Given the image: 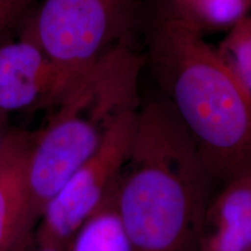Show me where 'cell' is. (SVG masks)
Returning a JSON list of instances; mask_svg holds the SVG:
<instances>
[{
	"mask_svg": "<svg viewBox=\"0 0 251 251\" xmlns=\"http://www.w3.org/2000/svg\"><path fill=\"white\" fill-rule=\"evenodd\" d=\"M215 181L164 97L141 106L133 146L115 183L133 251H199Z\"/></svg>",
	"mask_w": 251,
	"mask_h": 251,
	"instance_id": "cell-1",
	"label": "cell"
},
{
	"mask_svg": "<svg viewBox=\"0 0 251 251\" xmlns=\"http://www.w3.org/2000/svg\"><path fill=\"white\" fill-rule=\"evenodd\" d=\"M149 57L215 184L251 168V100L205 34L170 11L151 27Z\"/></svg>",
	"mask_w": 251,
	"mask_h": 251,
	"instance_id": "cell-2",
	"label": "cell"
},
{
	"mask_svg": "<svg viewBox=\"0 0 251 251\" xmlns=\"http://www.w3.org/2000/svg\"><path fill=\"white\" fill-rule=\"evenodd\" d=\"M144 59L133 46L120 45L84 72L34 131L29 159L31 213L42 211L72 172L90 158L126 114L141 108Z\"/></svg>",
	"mask_w": 251,
	"mask_h": 251,
	"instance_id": "cell-3",
	"label": "cell"
},
{
	"mask_svg": "<svg viewBox=\"0 0 251 251\" xmlns=\"http://www.w3.org/2000/svg\"><path fill=\"white\" fill-rule=\"evenodd\" d=\"M136 13L137 0H43L25 20L20 37L52 63L62 98L106 52L131 46Z\"/></svg>",
	"mask_w": 251,
	"mask_h": 251,
	"instance_id": "cell-4",
	"label": "cell"
},
{
	"mask_svg": "<svg viewBox=\"0 0 251 251\" xmlns=\"http://www.w3.org/2000/svg\"><path fill=\"white\" fill-rule=\"evenodd\" d=\"M139 111L120 119L99 149L49 200L35 229L39 240L68 247L78 229L98 211L129 157Z\"/></svg>",
	"mask_w": 251,
	"mask_h": 251,
	"instance_id": "cell-5",
	"label": "cell"
},
{
	"mask_svg": "<svg viewBox=\"0 0 251 251\" xmlns=\"http://www.w3.org/2000/svg\"><path fill=\"white\" fill-rule=\"evenodd\" d=\"M56 70L39 46L19 36L0 45V121L18 113L51 109L59 101Z\"/></svg>",
	"mask_w": 251,
	"mask_h": 251,
	"instance_id": "cell-6",
	"label": "cell"
},
{
	"mask_svg": "<svg viewBox=\"0 0 251 251\" xmlns=\"http://www.w3.org/2000/svg\"><path fill=\"white\" fill-rule=\"evenodd\" d=\"M33 140L34 131L13 127L0 147V251H11L36 229L28 184Z\"/></svg>",
	"mask_w": 251,
	"mask_h": 251,
	"instance_id": "cell-7",
	"label": "cell"
},
{
	"mask_svg": "<svg viewBox=\"0 0 251 251\" xmlns=\"http://www.w3.org/2000/svg\"><path fill=\"white\" fill-rule=\"evenodd\" d=\"M251 168L224 184L207 211L199 251H250Z\"/></svg>",
	"mask_w": 251,
	"mask_h": 251,
	"instance_id": "cell-8",
	"label": "cell"
},
{
	"mask_svg": "<svg viewBox=\"0 0 251 251\" xmlns=\"http://www.w3.org/2000/svg\"><path fill=\"white\" fill-rule=\"evenodd\" d=\"M68 251H133L118 214L115 184L98 211L71 238Z\"/></svg>",
	"mask_w": 251,
	"mask_h": 251,
	"instance_id": "cell-9",
	"label": "cell"
},
{
	"mask_svg": "<svg viewBox=\"0 0 251 251\" xmlns=\"http://www.w3.org/2000/svg\"><path fill=\"white\" fill-rule=\"evenodd\" d=\"M171 11L201 30L228 31L249 14L248 0H169Z\"/></svg>",
	"mask_w": 251,
	"mask_h": 251,
	"instance_id": "cell-10",
	"label": "cell"
},
{
	"mask_svg": "<svg viewBox=\"0 0 251 251\" xmlns=\"http://www.w3.org/2000/svg\"><path fill=\"white\" fill-rule=\"evenodd\" d=\"M216 50L251 100L250 14L226 31L225 37L216 46Z\"/></svg>",
	"mask_w": 251,
	"mask_h": 251,
	"instance_id": "cell-11",
	"label": "cell"
},
{
	"mask_svg": "<svg viewBox=\"0 0 251 251\" xmlns=\"http://www.w3.org/2000/svg\"><path fill=\"white\" fill-rule=\"evenodd\" d=\"M34 0H0V45L7 42L15 27L23 26Z\"/></svg>",
	"mask_w": 251,
	"mask_h": 251,
	"instance_id": "cell-12",
	"label": "cell"
},
{
	"mask_svg": "<svg viewBox=\"0 0 251 251\" xmlns=\"http://www.w3.org/2000/svg\"><path fill=\"white\" fill-rule=\"evenodd\" d=\"M11 251H68V247L41 241L36 237L35 230L28 234Z\"/></svg>",
	"mask_w": 251,
	"mask_h": 251,
	"instance_id": "cell-13",
	"label": "cell"
},
{
	"mask_svg": "<svg viewBox=\"0 0 251 251\" xmlns=\"http://www.w3.org/2000/svg\"><path fill=\"white\" fill-rule=\"evenodd\" d=\"M12 126L11 125H7V124H4V122L0 121V147H1L2 142H4L6 136H7V134L11 131L12 129Z\"/></svg>",
	"mask_w": 251,
	"mask_h": 251,
	"instance_id": "cell-14",
	"label": "cell"
},
{
	"mask_svg": "<svg viewBox=\"0 0 251 251\" xmlns=\"http://www.w3.org/2000/svg\"><path fill=\"white\" fill-rule=\"evenodd\" d=\"M248 2H249V5L251 6V0H248Z\"/></svg>",
	"mask_w": 251,
	"mask_h": 251,
	"instance_id": "cell-15",
	"label": "cell"
},
{
	"mask_svg": "<svg viewBox=\"0 0 251 251\" xmlns=\"http://www.w3.org/2000/svg\"><path fill=\"white\" fill-rule=\"evenodd\" d=\"M250 251H251V249H250Z\"/></svg>",
	"mask_w": 251,
	"mask_h": 251,
	"instance_id": "cell-16",
	"label": "cell"
}]
</instances>
